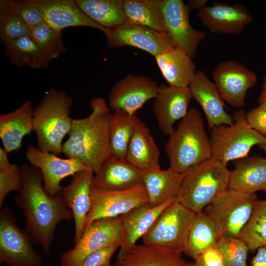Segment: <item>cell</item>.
<instances>
[{
	"label": "cell",
	"instance_id": "1",
	"mask_svg": "<svg viewBox=\"0 0 266 266\" xmlns=\"http://www.w3.org/2000/svg\"><path fill=\"white\" fill-rule=\"evenodd\" d=\"M20 168L23 185L15 201L23 211L27 232L33 242L38 244L48 254L56 227L63 221L73 218L72 213L60 193L55 197L47 194L38 168L26 165Z\"/></svg>",
	"mask_w": 266,
	"mask_h": 266
},
{
	"label": "cell",
	"instance_id": "2",
	"mask_svg": "<svg viewBox=\"0 0 266 266\" xmlns=\"http://www.w3.org/2000/svg\"><path fill=\"white\" fill-rule=\"evenodd\" d=\"M90 106L92 111L89 116L72 119L62 153L67 158L81 162L96 173L110 157L109 130L112 113L102 98L92 100Z\"/></svg>",
	"mask_w": 266,
	"mask_h": 266
},
{
	"label": "cell",
	"instance_id": "3",
	"mask_svg": "<svg viewBox=\"0 0 266 266\" xmlns=\"http://www.w3.org/2000/svg\"><path fill=\"white\" fill-rule=\"evenodd\" d=\"M169 136L165 149L169 167L177 172L183 173L192 166L211 158L210 138L197 108H189Z\"/></svg>",
	"mask_w": 266,
	"mask_h": 266
},
{
	"label": "cell",
	"instance_id": "4",
	"mask_svg": "<svg viewBox=\"0 0 266 266\" xmlns=\"http://www.w3.org/2000/svg\"><path fill=\"white\" fill-rule=\"evenodd\" d=\"M230 172L212 158L192 166L182 173L179 201L196 213L202 211L229 189Z\"/></svg>",
	"mask_w": 266,
	"mask_h": 266
},
{
	"label": "cell",
	"instance_id": "5",
	"mask_svg": "<svg viewBox=\"0 0 266 266\" xmlns=\"http://www.w3.org/2000/svg\"><path fill=\"white\" fill-rule=\"evenodd\" d=\"M72 103L65 92L51 89L33 109V131L39 149L57 155L62 153L63 140L72 127Z\"/></svg>",
	"mask_w": 266,
	"mask_h": 266
},
{
	"label": "cell",
	"instance_id": "6",
	"mask_svg": "<svg viewBox=\"0 0 266 266\" xmlns=\"http://www.w3.org/2000/svg\"><path fill=\"white\" fill-rule=\"evenodd\" d=\"M233 117L232 124L219 125L211 130V158L225 165L247 157L253 146L266 144V137L249 125L243 110L236 111Z\"/></svg>",
	"mask_w": 266,
	"mask_h": 266
},
{
	"label": "cell",
	"instance_id": "7",
	"mask_svg": "<svg viewBox=\"0 0 266 266\" xmlns=\"http://www.w3.org/2000/svg\"><path fill=\"white\" fill-rule=\"evenodd\" d=\"M196 215L178 199L159 216L142 237L143 243L184 253Z\"/></svg>",
	"mask_w": 266,
	"mask_h": 266
},
{
	"label": "cell",
	"instance_id": "8",
	"mask_svg": "<svg viewBox=\"0 0 266 266\" xmlns=\"http://www.w3.org/2000/svg\"><path fill=\"white\" fill-rule=\"evenodd\" d=\"M257 200L255 194L228 189L202 211L213 219L223 235L239 237Z\"/></svg>",
	"mask_w": 266,
	"mask_h": 266
},
{
	"label": "cell",
	"instance_id": "9",
	"mask_svg": "<svg viewBox=\"0 0 266 266\" xmlns=\"http://www.w3.org/2000/svg\"><path fill=\"white\" fill-rule=\"evenodd\" d=\"M123 239L120 216L96 220L85 228L73 248L62 255L61 266H79L87 256L96 251L114 245L120 247Z\"/></svg>",
	"mask_w": 266,
	"mask_h": 266
},
{
	"label": "cell",
	"instance_id": "10",
	"mask_svg": "<svg viewBox=\"0 0 266 266\" xmlns=\"http://www.w3.org/2000/svg\"><path fill=\"white\" fill-rule=\"evenodd\" d=\"M10 210L0 212V262L8 266H43L40 255L32 246L33 239L20 229Z\"/></svg>",
	"mask_w": 266,
	"mask_h": 266
},
{
	"label": "cell",
	"instance_id": "11",
	"mask_svg": "<svg viewBox=\"0 0 266 266\" xmlns=\"http://www.w3.org/2000/svg\"><path fill=\"white\" fill-rule=\"evenodd\" d=\"M109 48L129 46L146 51L154 57L175 48L166 32L126 22L103 32Z\"/></svg>",
	"mask_w": 266,
	"mask_h": 266
},
{
	"label": "cell",
	"instance_id": "12",
	"mask_svg": "<svg viewBox=\"0 0 266 266\" xmlns=\"http://www.w3.org/2000/svg\"><path fill=\"white\" fill-rule=\"evenodd\" d=\"M91 195L92 205L85 228L96 220L120 216L149 202L146 190L142 183L120 191L99 190L92 185Z\"/></svg>",
	"mask_w": 266,
	"mask_h": 266
},
{
	"label": "cell",
	"instance_id": "13",
	"mask_svg": "<svg viewBox=\"0 0 266 266\" xmlns=\"http://www.w3.org/2000/svg\"><path fill=\"white\" fill-rule=\"evenodd\" d=\"M165 30L175 47L192 58L199 43L206 37L205 32L193 28L190 22V11L182 0H161Z\"/></svg>",
	"mask_w": 266,
	"mask_h": 266
},
{
	"label": "cell",
	"instance_id": "14",
	"mask_svg": "<svg viewBox=\"0 0 266 266\" xmlns=\"http://www.w3.org/2000/svg\"><path fill=\"white\" fill-rule=\"evenodd\" d=\"M212 77L223 100L234 108L244 106L247 91L257 82L254 72L233 60L219 64Z\"/></svg>",
	"mask_w": 266,
	"mask_h": 266
},
{
	"label": "cell",
	"instance_id": "15",
	"mask_svg": "<svg viewBox=\"0 0 266 266\" xmlns=\"http://www.w3.org/2000/svg\"><path fill=\"white\" fill-rule=\"evenodd\" d=\"M26 157L31 166L39 169L44 189L52 197L60 194V183L65 178L84 170L91 169L81 162L72 158H60L53 153L29 145Z\"/></svg>",
	"mask_w": 266,
	"mask_h": 266
},
{
	"label": "cell",
	"instance_id": "16",
	"mask_svg": "<svg viewBox=\"0 0 266 266\" xmlns=\"http://www.w3.org/2000/svg\"><path fill=\"white\" fill-rule=\"evenodd\" d=\"M158 89L157 83L150 77L129 74L113 85L108 105L114 111L121 110L133 115L146 102L155 98Z\"/></svg>",
	"mask_w": 266,
	"mask_h": 266
},
{
	"label": "cell",
	"instance_id": "17",
	"mask_svg": "<svg viewBox=\"0 0 266 266\" xmlns=\"http://www.w3.org/2000/svg\"><path fill=\"white\" fill-rule=\"evenodd\" d=\"M192 96L189 87L161 86L153 104V111L161 132L169 135L173 125L187 114Z\"/></svg>",
	"mask_w": 266,
	"mask_h": 266
},
{
	"label": "cell",
	"instance_id": "18",
	"mask_svg": "<svg viewBox=\"0 0 266 266\" xmlns=\"http://www.w3.org/2000/svg\"><path fill=\"white\" fill-rule=\"evenodd\" d=\"M198 16L212 33L229 35L240 33L253 21L252 16L244 5L219 2L200 9Z\"/></svg>",
	"mask_w": 266,
	"mask_h": 266
},
{
	"label": "cell",
	"instance_id": "19",
	"mask_svg": "<svg viewBox=\"0 0 266 266\" xmlns=\"http://www.w3.org/2000/svg\"><path fill=\"white\" fill-rule=\"evenodd\" d=\"M94 173L91 169L76 173L72 176L69 184L63 187L60 193L66 204L72 213L75 224L74 244L82 235L91 207V193Z\"/></svg>",
	"mask_w": 266,
	"mask_h": 266
},
{
	"label": "cell",
	"instance_id": "20",
	"mask_svg": "<svg viewBox=\"0 0 266 266\" xmlns=\"http://www.w3.org/2000/svg\"><path fill=\"white\" fill-rule=\"evenodd\" d=\"M188 87L192 97L203 110L210 130L219 125L233 123V117L226 111L215 83L203 71H196Z\"/></svg>",
	"mask_w": 266,
	"mask_h": 266
},
{
	"label": "cell",
	"instance_id": "21",
	"mask_svg": "<svg viewBox=\"0 0 266 266\" xmlns=\"http://www.w3.org/2000/svg\"><path fill=\"white\" fill-rule=\"evenodd\" d=\"M42 13L45 22L62 31L72 27H88L102 32L105 28L88 16L73 0H33Z\"/></svg>",
	"mask_w": 266,
	"mask_h": 266
},
{
	"label": "cell",
	"instance_id": "22",
	"mask_svg": "<svg viewBox=\"0 0 266 266\" xmlns=\"http://www.w3.org/2000/svg\"><path fill=\"white\" fill-rule=\"evenodd\" d=\"M142 174L126 160L110 156L95 173L92 187L102 191L129 189L141 183Z\"/></svg>",
	"mask_w": 266,
	"mask_h": 266
},
{
	"label": "cell",
	"instance_id": "23",
	"mask_svg": "<svg viewBox=\"0 0 266 266\" xmlns=\"http://www.w3.org/2000/svg\"><path fill=\"white\" fill-rule=\"evenodd\" d=\"M176 197L154 207L148 204L136 207L120 216L123 230V239L118 256L125 253L142 238L151 228L161 213L178 200Z\"/></svg>",
	"mask_w": 266,
	"mask_h": 266
},
{
	"label": "cell",
	"instance_id": "24",
	"mask_svg": "<svg viewBox=\"0 0 266 266\" xmlns=\"http://www.w3.org/2000/svg\"><path fill=\"white\" fill-rule=\"evenodd\" d=\"M182 252L148 244H135L117 256L113 266H193L185 260Z\"/></svg>",
	"mask_w": 266,
	"mask_h": 266
},
{
	"label": "cell",
	"instance_id": "25",
	"mask_svg": "<svg viewBox=\"0 0 266 266\" xmlns=\"http://www.w3.org/2000/svg\"><path fill=\"white\" fill-rule=\"evenodd\" d=\"M33 108L30 100L13 111L0 115V138L8 153L18 151L23 138L34 131Z\"/></svg>",
	"mask_w": 266,
	"mask_h": 266
},
{
	"label": "cell",
	"instance_id": "26",
	"mask_svg": "<svg viewBox=\"0 0 266 266\" xmlns=\"http://www.w3.org/2000/svg\"><path fill=\"white\" fill-rule=\"evenodd\" d=\"M159 147L146 124L137 118L126 157L129 164L141 171L160 168Z\"/></svg>",
	"mask_w": 266,
	"mask_h": 266
},
{
	"label": "cell",
	"instance_id": "27",
	"mask_svg": "<svg viewBox=\"0 0 266 266\" xmlns=\"http://www.w3.org/2000/svg\"><path fill=\"white\" fill-rule=\"evenodd\" d=\"M229 189L247 194L266 191V158L253 156L235 160Z\"/></svg>",
	"mask_w": 266,
	"mask_h": 266
},
{
	"label": "cell",
	"instance_id": "28",
	"mask_svg": "<svg viewBox=\"0 0 266 266\" xmlns=\"http://www.w3.org/2000/svg\"><path fill=\"white\" fill-rule=\"evenodd\" d=\"M182 177V173L170 167L142 171L141 183L148 194V204L156 206L178 197Z\"/></svg>",
	"mask_w": 266,
	"mask_h": 266
},
{
	"label": "cell",
	"instance_id": "29",
	"mask_svg": "<svg viewBox=\"0 0 266 266\" xmlns=\"http://www.w3.org/2000/svg\"><path fill=\"white\" fill-rule=\"evenodd\" d=\"M154 58L168 86L189 87L196 72L195 65L190 56L175 47Z\"/></svg>",
	"mask_w": 266,
	"mask_h": 266
},
{
	"label": "cell",
	"instance_id": "30",
	"mask_svg": "<svg viewBox=\"0 0 266 266\" xmlns=\"http://www.w3.org/2000/svg\"><path fill=\"white\" fill-rule=\"evenodd\" d=\"M222 235L220 230L211 217L203 211L196 213L184 253L195 259L203 251L215 245Z\"/></svg>",
	"mask_w": 266,
	"mask_h": 266
},
{
	"label": "cell",
	"instance_id": "31",
	"mask_svg": "<svg viewBox=\"0 0 266 266\" xmlns=\"http://www.w3.org/2000/svg\"><path fill=\"white\" fill-rule=\"evenodd\" d=\"M81 9L104 28H113L126 22L124 0H76Z\"/></svg>",
	"mask_w": 266,
	"mask_h": 266
},
{
	"label": "cell",
	"instance_id": "32",
	"mask_svg": "<svg viewBox=\"0 0 266 266\" xmlns=\"http://www.w3.org/2000/svg\"><path fill=\"white\" fill-rule=\"evenodd\" d=\"M137 118L136 113L131 115L121 110L112 113L109 130L110 156L126 160Z\"/></svg>",
	"mask_w": 266,
	"mask_h": 266
},
{
	"label": "cell",
	"instance_id": "33",
	"mask_svg": "<svg viewBox=\"0 0 266 266\" xmlns=\"http://www.w3.org/2000/svg\"><path fill=\"white\" fill-rule=\"evenodd\" d=\"M3 44L4 53L13 65L34 69L48 67L49 62L29 35Z\"/></svg>",
	"mask_w": 266,
	"mask_h": 266
},
{
	"label": "cell",
	"instance_id": "34",
	"mask_svg": "<svg viewBox=\"0 0 266 266\" xmlns=\"http://www.w3.org/2000/svg\"><path fill=\"white\" fill-rule=\"evenodd\" d=\"M123 6L127 22L166 32L161 0H124Z\"/></svg>",
	"mask_w": 266,
	"mask_h": 266
},
{
	"label": "cell",
	"instance_id": "35",
	"mask_svg": "<svg viewBox=\"0 0 266 266\" xmlns=\"http://www.w3.org/2000/svg\"><path fill=\"white\" fill-rule=\"evenodd\" d=\"M239 238L251 252L266 246V200L256 201L252 214Z\"/></svg>",
	"mask_w": 266,
	"mask_h": 266
},
{
	"label": "cell",
	"instance_id": "36",
	"mask_svg": "<svg viewBox=\"0 0 266 266\" xmlns=\"http://www.w3.org/2000/svg\"><path fill=\"white\" fill-rule=\"evenodd\" d=\"M29 35L49 63L66 51L62 31L53 29L45 22L30 28Z\"/></svg>",
	"mask_w": 266,
	"mask_h": 266
},
{
	"label": "cell",
	"instance_id": "37",
	"mask_svg": "<svg viewBox=\"0 0 266 266\" xmlns=\"http://www.w3.org/2000/svg\"><path fill=\"white\" fill-rule=\"evenodd\" d=\"M8 153L0 148V206L3 205L8 194L12 191L19 192L23 185L21 168L15 163H11Z\"/></svg>",
	"mask_w": 266,
	"mask_h": 266
},
{
	"label": "cell",
	"instance_id": "38",
	"mask_svg": "<svg viewBox=\"0 0 266 266\" xmlns=\"http://www.w3.org/2000/svg\"><path fill=\"white\" fill-rule=\"evenodd\" d=\"M0 9L18 16L31 28L44 22L42 13L33 0H2Z\"/></svg>",
	"mask_w": 266,
	"mask_h": 266
},
{
	"label": "cell",
	"instance_id": "39",
	"mask_svg": "<svg viewBox=\"0 0 266 266\" xmlns=\"http://www.w3.org/2000/svg\"><path fill=\"white\" fill-rule=\"evenodd\" d=\"M216 246L224 257L226 266H247L249 250L240 238L223 235Z\"/></svg>",
	"mask_w": 266,
	"mask_h": 266
},
{
	"label": "cell",
	"instance_id": "40",
	"mask_svg": "<svg viewBox=\"0 0 266 266\" xmlns=\"http://www.w3.org/2000/svg\"><path fill=\"white\" fill-rule=\"evenodd\" d=\"M30 28L19 17L0 9V38L3 43L29 34Z\"/></svg>",
	"mask_w": 266,
	"mask_h": 266
},
{
	"label": "cell",
	"instance_id": "41",
	"mask_svg": "<svg viewBox=\"0 0 266 266\" xmlns=\"http://www.w3.org/2000/svg\"><path fill=\"white\" fill-rule=\"evenodd\" d=\"M245 117L253 129L266 137V101L245 113Z\"/></svg>",
	"mask_w": 266,
	"mask_h": 266
},
{
	"label": "cell",
	"instance_id": "42",
	"mask_svg": "<svg viewBox=\"0 0 266 266\" xmlns=\"http://www.w3.org/2000/svg\"><path fill=\"white\" fill-rule=\"evenodd\" d=\"M119 247L114 245L96 251L87 256L79 266H110L111 259Z\"/></svg>",
	"mask_w": 266,
	"mask_h": 266
},
{
	"label": "cell",
	"instance_id": "43",
	"mask_svg": "<svg viewBox=\"0 0 266 266\" xmlns=\"http://www.w3.org/2000/svg\"><path fill=\"white\" fill-rule=\"evenodd\" d=\"M194 260L193 266H226L224 257L216 244L203 251Z\"/></svg>",
	"mask_w": 266,
	"mask_h": 266
},
{
	"label": "cell",
	"instance_id": "44",
	"mask_svg": "<svg viewBox=\"0 0 266 266\" xmlns=\"http://www.w3.org/2000/svg\"><path fill=\"white\" fill-rule=\"evenodd\" d=\"M251 266H266V246L257 249V253L251 261Z\"/></svg>",
	"mask_w": 266,
	"mask_h": 266
},
{
	"label": "cell",
	"instance_id": "45",
	"mask_svg": "<svg viewBox=\"0 0 266 266\" xmlns=\"http://www.w3.org/2000/svg\"><path fill=\"white\" fill-rule=\"evenodd\" d=\"M207 2V0H191L186 5L190 11L191 10H199L206 6Z\"/></svg>",
	"mask_w": 266,
	"mask_h": 266
},
{
	"label": "cell",
	"instance_id": "46",
	"mask_svg": "<svg viewBox=\"0 0 266 266\" xmlns=\"http://www.w3.org/2000/svg\"><path fill=\"white\" fill-rule=\"evenodd\" d=\"M266 101V75L264 77V81L262 87V92L258 98L259 103Z\"/></svg>",
	"mask_w": 266,
	"mask_h": 266
},
{
	"label": "cell",
	"instance_id": "47",
	"mask_svg": "<svg viewBox=\"0 0 266 266\" xmlns=\"http://www.w3.org/2000/svg\"><path fill=\"white\" fill-rule=\"evenodd\" d=\"M259 146L261 149H262L264 151L266 156V144H263Z\"/></svg>",
	"mask_w": 266,
	"mask_h": 266
},
{
	"label": "cell",
	"instance_id": "48",
	"mask_svg": "<svg viewBox=\"0 0 266 266\" xmlns=\"http://www.w3.org/2000/svg\"><path fill=\"white\" fill-rule=\"evenodd\" d=\"M110 266H113V265H111Z\"/></svg>",
	"mask_w": 266,
	"mask_h": 266
}]
</instances>
